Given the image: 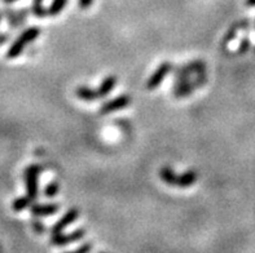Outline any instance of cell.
<instances>
[{
    "label": "cell",
    "instance_id": "cell-14",
    "mask_svg": "<svg viewBox=\"0 0 255 253\" xmlns=\"http://www.w3.org/2000/svg\"><path fill=\"white\" fill-rule=\"evenodd\" d=\"M66 4H68V0H52L51 5L47 9V16L56 17L64 10Z\"/></svg>",
    "mask_w": 255,
    "mask_h": 253
},
{
    "label": "cell",
    "instance_id": "cell-7",
    "mask_svg": "<svg viewBox=\"0 0 255 253\" xmlns=\"http://www.w3.org/2000/svg\"><path fill=\"white\" fill-rule=\"evenodd\" d=\"M171 69L172 65L170 64V62H163V64L159 65V68L150 75V78H149L148 82H146V88H148L149 90L155 89V88L163 82V79L167 77V74L171 71Z\"/></svg>",
    "mask_w": 255,
    "mask_h": 253
},
{
    "label": "cell",
    "instance_id": "cell-2",
    "mask_svg": "<svg viewBox=\"0 0 255 253\" xmlns=\"http://www.w3.org/2000/svg\"><path fill=\"white\" fill-rule=\"evenodd\" d=\"M39 34H40V30L36 26H31L29 29H26L9 47V49L6 52V58L14 60V58L19 57V55L25 51L26 45L34 42L39 36Z\"/></svg>",
    "mask_w": 255,
    "mask_h": 253
},
{
    "label": "cell",
    "instance_id": "cell-27",
    "mask_svg": "<svg viewBox=\"0 0 255 253\" xmlns=\"http://www.w3.org/2000/svg\"><path fill=\"white\" fill-rule=\"evenodd\" d=\"M254 52H255V48H254Z\"/></svg>",
    "mask_w": 255,
    "mask_h": 253
},
{
    "label": "cell",
    "instance_id": "cell-4",
    "mask_svg": "<svg viewBox=\"0 0 255 253\" xmlns=\"http://www.w3.org/2000/svg\"><path fill=\"white\" fill-rule=\"evenodd\" d=\"M206 81L207 78L206 75H205V73H201V74H198V77L196 78V79H193V81L188 79V81H185L184 83L180 84V85L174 86V96L178 97V98L179 97L188 96V94H191L194 89H197L198 86L204 85V84L206 83Z\"/></svg>",
    "mask_w": 255,
    "mask_h": 253
},
{
    "label": "cell",
    "instance_id": "cell-13",
    "mask_svg": "<svg viewBox=\"0 0 255 253\" xmlns=\"http://www.w3.org/2000/svg\"><path fill=\"white\" fill-rule=\"evenodd\" d=\"M3 14L5 16L6 18V22H8V25L12 27V29H18V27H21V22H19L18 19V14H17V10H13L12 8H4L3 10Z\"/></svg>",
    "mask_w": 255,
    "mask_h": 253
},
{
    "label": "cell",
    "instance_id": "cell-22",
    "mask_svg": "<svg viewBox=\"0 0 255 253\" xmlns=\"http://www.w3.org/2000/svg\"><path fill=\"white\" fill-rule=\"evenodd\" d=\"M91 250H92V246H91V243H86V244H83V246H81V247L78 248L75 252H77V253H86V252H90Z\"/></svg>",
    "mask_w": 255,
    "mask_h": 253
},
{
    "label": "cell",
    "instance_id": "cell-5",
    "mask_svg": "<svg viewBox=\"0 0 255 253\" xmlns=\"http://www.w3.org/2000/svg\"><path fill=\"white\" fill-rule=\"evenodd\" d=\"M84 235H86V230L84 229H77L70 234H62V233H58V234L52 235V244L53 246H57V247H64V246H68V244L73 243V242H78L83 239Z\"/></svg>",
    "mask_w": 255,
    "mask_h": 253
},
{
    "label": "cell",
    "instance_id": "cell-19",
    "mask_svg": "<svg viewBox=\"0 0 255 253\" xmlns=\"http://www.w3.org/2000/svg\"><path fill=\"white\" fill-rule=\"evenodd\" d=\"M250 47H252V42H250V39L244 38L243 42H241V44H240V48H239V51H237V53H239V55H245L246 52L250 49Z\"/></svg>",
    "mask_w": 255,
    "mask_h": 253
},
{
    "label": "cell",
    "instance_id": "cell-1",
    "mask_svg": "<svg viewBox=\"0 0 255 253\" xmlns=\"http://www.w3.org/2000/svg\"><path fill=\"white\" fill-rule=\"evenodd\" d=\"M159 177L162 178L163 182H166L170 186H178V187H189L193 185L198 178L197 172L194 170H188V172L183 173V174H175L174 170L170 167H162L159 169Z\"/></svg>",
    "mask_w": 255,
    "mask_h": 253
},
{
    "label": "cell",
    "instance_id": "cell-12",
    "mask_svg": "<svg viewBox=\"0 0 255 253\" xmlns=\"http://www.w3.org/2000/svg\"><path fill=\"white\" fill-rule=\"evenodd\" d=\"M117 82H118V79H117L116 75H109V77L105 78L103 81V83L100 84V86H99V89H97L99 96L103 97V98L104 97H107L108 94L116 88Z\"/></svg>",
    "mask_w": 255,
    "mask_h": 253
},
{
    "label": "cell",
    "instance_id": "cell-20",
    "mask_svg": "<svg viewBox=\"0 0 255 253\" xmlns=\"http://www.w3.org/2000/svg\"><path fill=\"white\" fill-rule=\"evenodd\" d=\"M31 226L36 234H44L45 233V226L42 224V222L38 221V220H32Z\"/></svg>",
    "mask_w": 255,
    "mask_h": 253
},
{
    "label": "cell",
    "instance_id": "cell-18",
    "mask_svg": "<svg viewBox=\"0 0 255 253\" xmlns=\"http://www.w3.org/2000/svg\"><path fill=\"white\" fill-rule=\"evenodd\" d=\"M58 190H60V186H58L57 182H51L45 186L44 189V195L47 198H53L58 194Z\"/></svg>",
    "mask_w": 255,
    "mask_h": 253
},
{
    "label": "cell",
    "instance_id": "cell-10",
    "mask_svg": "<svg viewBox=\"0 0 255 253\" xmlns=\"http://www.w3.org/2000/svg\"><path fill=\"white\" fill-rule=\"evenodd\" d=\"M57 204H32L31 213L35 217H45V216H52L57 213Z\"/></svg>",
    "mask_w": 255,
    "mask_h": 253
},
{
    "label": "cell",
    "instance_id": "cell-16",
    "mask_svg": "<svg viewBox=\"0 0 255 253\" xmlns=\"http://www.w3.org/2000/svg\"><path fill=\"white\" fill-rule=\"evenodd\" d=\"M43 1L44 0H32L31 12L36 18H44V17H47V10L43 8Z\"/></svg>",
    "mask_w": 255,
    "mask_h": 253
},
{
    "label": "cell",
    "instance_id": "cell-17",
    "mask_svg": "<svg viewBox=\"0 0 255 253\" xmlns=\"http://www.w3.org/2000/svg\"><path fill=\"white\" fill-rule=\"evenodd\" d=\"M241 25H243V22H240V23H235V25L231 27V30L228 32H227V35L226 38H224L223 40V45L228 44L230 42H232L233 39H235V36H236L237 31H239L240 29H241Z\"/></svg>",
    "mask_w": 255,
    "mask_h": 253
},
{
    "label": "cell",
    "instance_id": "cell-24",
    "mask_svg": "<svg viewBox=\"0 0 255 253\" xmlns=\"http://www.w3.org/2000/svg\"><path fill=\"white\" fill-rule=\"evenodd\" d=\"M246 5L255 6V0H246Z\"/></svg>",
    "mask_w": 255,
    "mask_h": 253
},
{
    "label": "cell",
    "instance_id": "cell-3",
    "mask_svg": "<svg viewBox=\"0 0 255 253\" xmlns=\"http://www.w3.org/2000/svg\"><path fill=\"white\" fill-rule=\"evenodd\" d=\"M40 173V167L36 164H31L25 169V186L27 196L31 200L38 198V176Z\"/></svg>",
    "mask_w": 255,
    "mask_h": 253
},
{
    "label": "cell",
    "instance_id": "cell-15",
    "mask_svg": "<svg viewBox=\"0 0 255 253\" xmlns=\"http://www.w3.org/2000/svg\"><path fill=\"white\" fill-rule=\"evenodd\" d=\"M32 202H34V200H31L27 195L19 196V198H16L12 202V209L14 212H21L23 211V209L27 208V207H30V205L32 204Z\"/></svg>",
    "mask_w": 255,
    "mask_h": 253
},
{
    "label": "cell",
    "instance_id": "cell-26",
    "mask_svg": "<svg viewBox=\"0 0 255 253\" xmlns=\"http://www.w3.org/2000/svg\"><path fill=\"white\" fill-rule=\"evenodd\" d=\"M1 18H3V13L0 12V22H1Z\"/></svg>",
    "mask_w": 255,
    "mask_h": 253
},
{
    "label": "cell",
    "instance_id": "cell-8",
    "mask_svg": "<svg viewBox=\"0 0 255 253\" xmlns=\"http://www.w3.org/2000/svg\"><path fill=\"white\" fill-rule=\"evenodd\" d=\"M79 217V211L77 208L69 209L66 213L64 215V217L61 220H58L53 228H52V234H58V233H62L65 228H68L69 225H71L73 222L77 221V218Z\"/></svg>",
    "mask_w": 255,
    "mask_h": 253
},
{
    "label": "cell",
    "instance_id": "cell-25",
    "mask_svg": "<svg viewBox=\"0 0 255 253\" xmlns=\"http://www.w3.org/2000/svg\"><path fill=\"white\" fill-rule=\"evenodd\" d=\"M3 1L5 4H10V3H14V1H17V0H3Z\"/></svg>",
    "mask_w": 255,
    "mask_h": 253
},
{
    "label": "cell",
    "instance_id": "cell-6",
    "mask_svg": "<svg viewBox=\"0 0 255 253\" xmlns=\"http://www.w3.org/2000/svg\"><path fill=\"white\" fill-rule=\"evenodd\" d=\"M129 103H131V97L128 94H122V96L116 97L114 99H110V101L104 103L101 106L100 114L101 115H107V114H110V112L120 111V110L127 107Z\"/></svg>",
    "mask_w": 255,
    "mask_h": 253
},
{
    "label": "cell",
    "instance_id": "cell-9",
    "mask_svg": "<svg viewBox=\"0 0 255 253\" xmlns=\"http://www.w3.org/2000/svg\"><path fill=\"white\" fill-rule=\"evenodd\" d=\"M201 73H205V64L202 61H193L191 62V64L183 66V68L178 69V70L175 71V75H176V78H189L192 74L198 75L201 74Z\"/></svg>",
    "mask_w": 255,
    "mask_h": 253
},
{
    "label": "cell",
    "instance_id": "cell-23",
    "mask_svg": "<svg viewBox=\"0 0 255 253\" xmlns=\"http://www.w3.org/2000/svg\"><path fill=\"white\" fill-rule=\"evenodd\" d=\"M9 39H10V34H8V32H0V45L5 44Z\"/></svg>",
    "mask_w": 255,
    "mask_h": 253
},
{
    "label": "cell",
    "instance_id": "cell-21",
    "mask_svg": "<svg viewBox=\"0 0 255 253\" xmlns=\"http://www.w3.org/2000/svg\"><path fill=\"white\" fill-rule=\"evenodd\" d=\"M94 3V0H78V5L81 9H88Z\"/></svg>",
    "mask_w": 255,
    "mask_h": 253
},
{
    "label": "cell",
    "instance_id": "cell-11",
    "mask_svg": "<svg viewBox=\"0 0 255 253\" xmlns=\"http://www.w3.org/2000/svg\"><path fill=\"white\" fill-rule=\"evenodd\" d=\"M75 94L78 96V98L83 99V101H87V102H92V101H96V99L100 98L99 96V92L94 90L92 88L87 85H79L75 89Z\"/></svg>",
    "mask_w": 255,
    "mask_h": 253
}]
</instances>
